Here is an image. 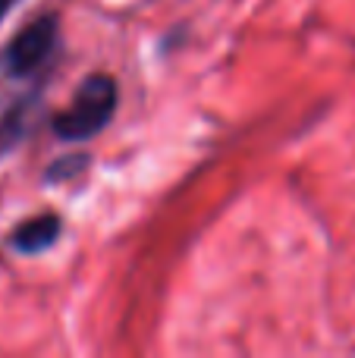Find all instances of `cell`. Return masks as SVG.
<instances>
[{"mask_svg":"<svg viewBox=\"0 0 355 358\" xmlns=\"http://www.w3.org/2000/svg\"><path fill=\"white\" fill-rule=\"evenodd\" d=\"M113 110H117V82L104 73H94L79 85L73 104L54 117V132L63 142H85L110 123Z\"/></svg>","mask_w":355,"mask_h":358,"instance_id":"1","label":"cell"},{"mask_svg":"<svg viewBox=\"0 0 355 358\" xmlns=\"http://www.w3.org/2000/svg\"><path fill=\"white\" fill-rule=\"evenodd\" d=\"M13 3H16V0H0V19H3L6 13L13 10Z\"/></svg>","mask_w":355,"mask_h":358,"instance_id":"4","label":"cell"},{"mask_svg":"<svg viewBox=\"0 0 355 358\" xmlns=\"http://www.w3.org/2000/svg\"><path fill=\"white\" fill-rule=\"evenodd\" d=\"M57 29H60V22H57V16H50V13L31 19L29 25H22V29L6 41V48L0 50V69H3L10 79L31 76L54 54L57 35H60Z\"/></svg>","mask_w":355,"mask_h":358,"instance_id":"2","label":"cell"},{"mask_svg":"<svg viewBox=\"0 0 355 358\" xmlns=\"http://www.w3.org/2000/svg\"><path fill=\"white\" fill-rule=\"evenodd\" d=\"M60 236V217L57 214H38L31 220H22L10 236V245L22 255H38L50 248Z\"/></svg>","mask_w":355,"mask_h":358,"instance_id":"3","label":"cell"}]
</instances>
